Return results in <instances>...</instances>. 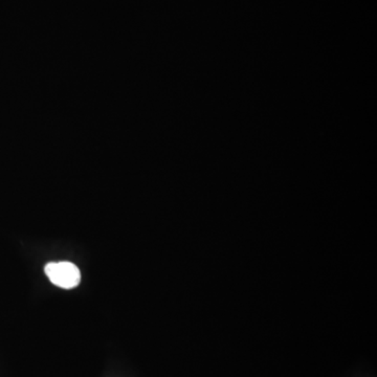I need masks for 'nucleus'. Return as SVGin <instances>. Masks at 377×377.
Here are the masks:
<instances>
[{"label": "nucleus", "instance_id": "1", "mask_svg": "<svg viewBox=\"0 0 377 377\" xmlns=\"http://www.w3.org/2000/svg\"><path fill=\"white\" fill-rule=\"evenodd\" d=\"M44 270L53 284L64 290L77 288L81 281L79 268L71 262H51Z\"/></svg>", "mask_w": 377, "mask_h": 377}]
</instances>
